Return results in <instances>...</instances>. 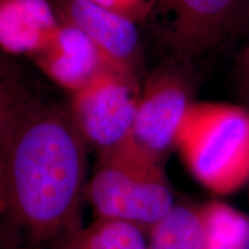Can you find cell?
Masks as SVG:
<instances>
[{
  "label": "cell",
  "mask_w": 249,
  "mask_h": 249,
  "mask_svg": "<svg viewBox=\"0 0 249 249\" xmlns=\"http://www.w3.org/2000/svg\"><path fill=\"white\" fill-rule=\"evenodd\" d=\"M87 145L68 107L28 95L12 114L0 150L5 213L34 241L76 231Z\"/></svg>",
  "instance_id": "cell-1"
},
{
  "label": "cell",
  "mask_w": 249,
  "mask_h": 249,
  "mask_svg": "<svg viewBox=\"0 0 249 249\" xmlns=\"http://www.w3.org/2000/svg\"><path fill=\"white\" fill-rule=\"evenodd\" d=\"M31 60L50 80L71 93L112 67L85 33L62 20L51 42Z\"/></svg>",
  "instance_id": "cell-8"
},
{
  "label": "cell",
  "mask_w": 249,
  "mask_h": 249,
  "mask_svg": "<svg viewBox=\"0 0 249 249\" xmlns=\"http://www.w3.org/2000/svg\"><path fill=\"white\" fill-rule=\"evenodd\" d=\"M176 149L198 183L230 195L249 181V110L218 102H194L187 111Z\"/></svg>",
  "instance_id": "cell-2"
},
{
  "label": "cell",
  "mask_w": 249,
  "mask_h": 249,
  "mask_svg": "<svg viewBox=\"0 0 249 249\" xmlns=\"http://www.w3.org/2000/svg\"><path fill=\"white\" fill-rule=\"evenodd\" d=\"M28 96L18 74L4 58L0 57V150L2 136L12 114ZM1 171V163H0Z\"/></svg>",
  "instance_id": "cell-13"
},
{
  "label": "cell",
  "mask_w": 249,
  "mask_h": 249,
  "mask_svg": "<svg viewBox=\"0 0 249 249\" xmlns=\"http://www.w3.org/2000/svg\"><path fill=\"white\" fill-rule=\"evenodd\" d=\"M161 164L133 139L101 152L88 186L96 218L150 231L174 207Z\"/></svg>",
  "instance_id": "cell-3"
},
{
  "label": "cell",
  "mask_w": 249,
  "mask_h": 249,
  "mask_svg": "<svg viewBox=\"0 0 249 249\" xmlns=\"http://www.w3.org/2000/svg\"><path fill=\"white\" fill-rule=\"evenodd\" d=\"M148 234V249H204L200 208L174 205Z\"/></svg>",
  "instance_id": "cell-10"
},
{
  "label": "cell",
  "mask_w": 249,
  "mask_h": 249,
  "mask_svg": "<svg viewBox=\"0 0 249 249\" xmlns=\"http://www.w3.org/2000/svg\"><path fill=\"white\" fill-rule=\"evenodd\" d=\"M240 71L242 89H244L249 101V45L242 52L240 59Z\"/></svg>",
  "instance_id": "cell-15"
},
{
  "label": "cell",
  "mask_w": 249,
  "mask_h": 249,
  "mask_svg": "<svg viewBox=\"0 0 249 249\" xmlns=\"http://www.w3.org/2000/svg\"><path fill=\"white\" fill-rule=\"evenodd\" d=\"M140 88L135 71L107 67L71 93L68 110L74 124L98 154L132 139Z\"/></svg>",
  "instance_id": "cell-4"
},
{
  "label": "cell",
  "mask_w": 249,
  "mask_h": 249,
  "mask_svg": "<svg viewBox=\"0 0 249 249\" xmlns=\"http://www.w3.org/2000/svg\"><path fill=\"white\" fill-rule=\"evenodd\" d=\"M60 23L49 0H0V50L31 59L48 46Z\"/></svg>",
  "instance_id": "cell-9"
},
{
  "label": "cell",
  "mask_w": 249,
  "mask_h": 249,
  "mask_svg": "<svg viewBox=\"0 0 249 249\" xmlns=\"http://www.w3.org/2000/svg\"><path fill=\"white\" fill-rule=\"evenodd\" d=\"M188 61L170 58L155 68L140 88L132 139L163 161L177 138L193 101Z\"/></svg>",
  "instance_id": "cell-5"
},
{
  "label": "cell",
  "mask_w": 249,
  "mask_h": 249,
  "mask_svg": "<svg viewBox=\"0 0 249 249\" xmlns=\"http://www.w3.org/2000/svg\"><path fill=\"white\" fill-rule=\"evenodd\" d=\"M204 249H247L249 219L231 205L210 201L200 207Z\"/></svg>",
  "instance_id": "cell-11"
},
{
  "label": "cell",
  "mask_w": 249,
  "mask_h": 249,
  "mask_svg": "<svg viewBox=\"0 0 249 249\" xmlns=\"http://www.w3.org/2000/svg\"><path fill=\"white\" fill-rule=\"evenodd\" d=\"M0 213H5V202H4V195H2V185H1V171H0Z\"/></svg>",
  "instance_id": "cell-16"
},
{
  "label": "cell",
  "mask_w": 249,
  "mask_h": 249,
  "mask_svg": "<svg viewBox=\"0 0 249 249\" xmlns=\"http://www.w3.org/2000/svg\"><path fill=\"white\" fill-rule=\"evenodd\" d=\"M92 2L139 23L150 17L155 0H91Z\"/></svg>",
  "instance_id": "cell-14"
},
{
  "label": "cell",
  "mask_w": 249,
  "mask_h": 249,
  "mask_svg": "<svg viewBox=\"0 0 249 249\" xmlns=\"http://www.w3.org/2000/svg\"><path fill=\"white\" fill-rule=\"evenodd\" d=\"M61 249H148L144 232L120 220L96 218L70 234Z\"/></svg>",
  "instance_id": "cell-12"
},
{
  "label": "cell",
  "mask_w": 249,
  "mask_h": 249,
  "mask_svg": "<svg viewBox=\"0 0 249 249\" xmlns=\"http://www.w3.org/2000/svg\"><path fill=\"white\" fill-rule=\"evenodd\" d=\"M238 6L239 0H155L149 18L171 58L191 61L226 36Z\"/></svg>",
  "instance_id": "cell-6"
},
{
  "label": "cell",
  "mask_w": 249,
  "mask_h": 249,
  "mask_svg": "<svg viewBox=\"0 0 249 249\" xmlns=\"http://www.w3.org/2000/svg\"><path fill=\"white\" fill-rule=\"evenodd\" d=\"M60 20L85 33L110 66L135 71L140 37L135 22L91 0H57Z\"/></svg>",
  "instance_id": "cell-7"
},
{
  "label": "cell",
  "mask_w": 249,
  "mask_h": 249,
  "mask_svg": "<svg viewBox=\"0 0 249 249\" xmlns=\"http://www.w3.org/2000/svg\"><path fill=\"white\" fill-rule=\"evenodd\" d=\"M246 17L249 20V0H247V4H246Z\"/></svg>",
  "instance_id": "cell-17"
}]
</instances>
